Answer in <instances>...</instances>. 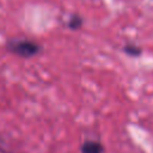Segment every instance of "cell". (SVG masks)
<instances>
[{
    "instance_id": "cell-2",
    "label": "cell",
    "mask_w": 153,
    "mask_h": 153,
    "mask_svg": "<svg viewBox=\"0 0 153 153\" xmlns=\"http://www.w3.org/2000/svg\"><path fill=\"white\" fill-rule=\"evenodd\" d=\"M82 153H102V146L94 141H87L82 145Z\"/></svg>"
},
{
    "instance_id": "cell-1",
    "label": "cell",
    "mask_w": 153,
    "mask_h": 153,
    "mask_svg": "<svg viewBox=\"0 0 153 153\" xmlns=\"http://www.w3.org/2000/svg\"><path fill=\"white\" fill-rule=\"evenodd\" d=\"M8 49L17 55L29 57L38 53L39 47L30 41H13L8 44Z\"/></svg>"
},
{
    "instance_id": "cell-3",
    "label": "cell",
    "mask_w": 153,
    "mask_h": 153,
    "mask_svg": "<svg viewBox=\"0 0 153 153\" xmlns=\"http://www.w3.org/2000/svg\"><path fill=\"white\" fill-rule=\"evenodd\" d=\"M81 23H82V20H81L80 17H78V16H73L72 19L69 20V26H71L72 29H76V27H79V26L81 25Z\"/></svg>"
},
{
    "instance_id": "cell-4",
    "label": "cell",
    "mask_w": 153,
    "mask_h": 153,
    "mask_svg": "<svg viewBox=\"0 0 153 153\" xmlns=\"http://www.w3.org/2000/svg\"><path fill=\"white\" fill-rule=\"evenodd\" d=\"M126 51H128V54H133V55L140 54V49H137V48H135V47H131V45L127 47V48H126Z\"/></svg>"
}]
</instances>
